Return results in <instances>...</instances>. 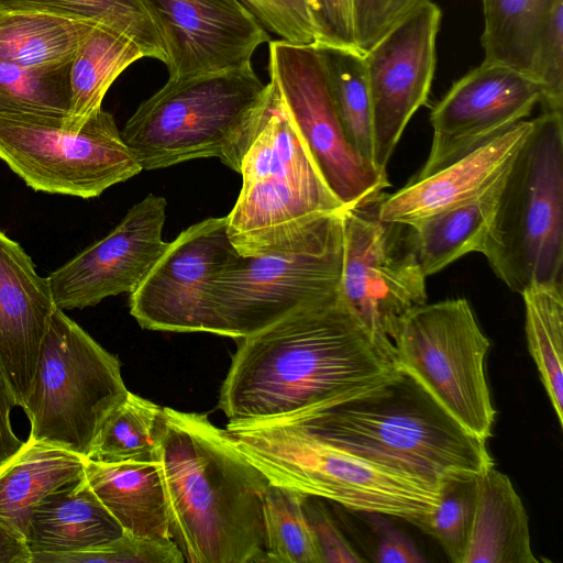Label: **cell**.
I'll return each mask as SVG.
<instances>
[{
	"label": "cell",
	"instance_id": "cell-1",
	"mask_svg": "<svg viewBox=\"0 0 563 563\" xmlns=\"http://www.w3.org/2000/svg\"><path fill=\"white\" fill-rule=\"evenodd\" d=\"M241 340L219 396L229 422L346 401L399 371L339 296L300 306Z\"/></svg>",
	"mask_w": 563,
	"mask_h": 563
},
{
	"label": "cell",
	"instance_id": "cell-2",
	"mask_svg": "<svg viewBox=\"0 0 563 563\" xmlns=\"http://www.w3.org/2000/svg\"><path fill=\"white\" fill-rule=\"evenodd\" d=\"M158 464L169 533L188 563H267L271 482L206 415L163 407Z\"/></svg>",
	"mask_w": 563,
	"mask_h": 563
},
{
	"label": "cell",
	"instance_id": "cell-3",
	"mask_svg": "<svg viewBox=\"0 0 563 563\" xmlns=\"http://www.w3.org/2000/svg\"><path fill=\"white\" fill-rule=\"evenodd\" d=\"M289 415L341 448L439 487L448 478L478 476L494 466L486 441L464 429L400 368L365 395Z\"/></svg>",
	"mask_w": 563,
	"mask_h": 563
},
{
	"label": "cell",
	"instance_id": "cell-4",
	"mask_svg": "<svg viewBox=\"0 0 563 563\" xmlns=\"http://www.w3.org/2000/svg\"><path fill=\"white\" fill-rule=\"evenodd\" d=\"M238 450L271 484L343 507L417 523L431 514L439 486L368 461L307 429L291 415L228 422Z\"/></svg>",
	"mask_w": 563,
	"mask_h": 563
},
{
	"label": "cell",
	"instance_id": "cell-5",
	"mask_svg": "<svg viewBox=\"0 0 563 563\" xmlns=\"http://www.w3.org/2000/svg\"><path fill=\"white\" fill-rule=\"evenodd\" d=\"M269 84L253 67L172 80L121 131L143 170L217 157L240 173Z\"/></svg>",
	"mask_w": 563,
	"mask_h": 563
},
{
	"label": "cell",
	"instance_id": "cell-6",
	"mask_svg": "<svg viewBox=\"0 0 563 563\" xmlns=\"http://www.w3.org/2000/svg\"><path fill=\"white\" fill-rule=\"evenodd\" d=\"M242 158V187L227 216L240 255L254 256L291 245L343 205L322 177L274 85Z\"/></svg>",
	"mask_w": 563,
	"mask_h": 563
},
{
	"label": "cell",
	"instance_id": "cell-7",
	"mask_svg": "<svg viewBox=\"0 0 563 563\" xmlns=\"http://www.w3.org/2000/svg\"><path fill=\"white\" fill-rule=\"evenodd\" d=\"M481 254L515 292L563 283L562 111L532 120L505 175Z\"/></svg>",
	"mask_w": 563,
	"mask_h": 563
},
{
	"label": "cell",
	"instance_id": "cell-8",
	"mask_svg": "<svg viewBox=\"0 0 563 563\" xmlns=\"http://www.w3.org/2000/svg\"><path fill=\"white\" fill-rule=\"evenodd\" d=\"M342 212L324 216L289 246L233 255L211 283L207 332L242 339L300 306L338 297Z\"/></svg>",
	"mask_w": 563,
	"mask_h": 563
},
{
	"label": "cell",
	"instance_id": "cell-9",
	"mask_svg": "<svg viewBox=\"0 0 563 563\" xmlns=\"http://www.w3.org/2000/svg\"><path fill=\"white\" fill-rule=\"evenodd\" d=\"M129 391L119 358L57 308L21 406L31 426L29 438L86 457Z\"/></svg>",
	"mask_w": 563,
	"mask_h": 563
},
{
	"label": "cell",
	"instance_id": "cell-10",
	"mask_svg": "<svg viewBox=\"0 0 563 563\" xmlns=\"http://www.w3.org/2000/svg\"><path fill=\"white\" fill-rule=\"evenodd\" d=\"M397 366L464 429L487 440L496 417L485 373L490 343L467 299L424 303L400 322Z\"/></svg>",
	"mask_w": 563,
	"mask_h": 563
},
{
	"label": "cell",
	"instance_id": "cell-11",
	"mask_svg": "<svg viewBox=\"0 0 563 563\" xmlns=\"http://www.w3.org/2000/svg\"><path fill=\"white\" fill-rule=\"evenodd\" d=\"M65 120L0 114V158L35 191L96 198L143 170L110 112Z\"/></svg>",
	"mask_w": 563,
	"mask_h": 563
},
{
	"label": "cell",
	"instance_id": "cell-12",
	"mask_svg": "<svg viewBox=\"0 0 563 563\" xmlns=\"http://www.w3.org/2000/svg\"><path fill=\"white\" fill-rule=\"evenodd\" d=\"M383 195L342 212L339 299L395 358L393 341L400 322L427 302V277L412 251L408 225L379 218Z\"/></svg>",
	"mask_w": 563,
	"mask_h": 563
},
{
	"label": "cell",
	"instance_id": "cell-13",
	"mask_svg": "<svg viewBox=\"0 0 563 563\" xmlns=\"http://www.w3.org/2000/svg\"><path fill=\"white\" fill-rule=\"evenodd\" d=\"M268 51L271 82L344 209L380 196L390 186L387 173L364 159L346 139L319 48L279 38L269 42Z\"/></svg>",
	"mask_w": 563,
	"mask_h": 563
},
{
	"label": "cell",
	"instance_id": "cell-14",
	"mask_svg": "<svg viewBox=\"0 0 563 563\" xmlns=\"http://www.w3.org/2000/svg\"><path fill=\"white\" fill-rule=\"evenodd\" d=\"M442 12L432 0L409 11L364 55L372 103L373 165L389 159L417 110L428 101Z\"/></svg>",
	"mask_w": 563,
	"mask_h": 563
},
{
	"label": "cell",
	"instance_id": "cell-15",
	"mask_svg": "<svg viewBox=\"0 0 563 563\" xmlns=\"http://www.w3.org/2000/svg\"><path fill=\"white\" fill-rule=\"evenodd\" d=\"M239 253L227 217L184 230L130 294V312L148 330L207 332L208 292L217 274Z\"/></svg>",
	"mask_w": 563,
	"mask_h": 563
},
{
	"label": "cell",
	"instance_id": "cell-16",
	"mask_svg": "<svg viewBox=\"0 0 563 563\" xmlns=\"http://www.w3.org/2000/svg\"><path fill=\"white\" fill-rule=\"evenodd\" d=\"M542 101L531 76L482 62L453 82L430 113L429 156L415 177L429 176L529 117Z\"/></svg>",
	"mask_w": 563,
	"mask_h": 563
},
{
	"label": "cell",
	"instance_id": "cell-17",
	"mask_svg": "<svg viewBox=\"0 0 563 563\" xmlns=\"http://www.w3.org/2000/svg\"><path fill=\"white\" fill-rule=\"evenodd\" d=\"M162 37L168 79L252 67L266 29L240 0H141Z\"/></svg>",
	"mask_w": 563,
	"mask_h": 563
},
{
	"label": "cell",
	"instance_id": "cell-18",
	"mask_svg": "<svg viewBox=\"0 0 563 563\" xmlns=\"http://www.w3.org/2000/svg\"><path fill=\"white\" fill-rule=\"evenodd\" d=\"M166 200L148 194L103 239L49 274L62 310L84 309L123 292H133L163 254Z\"/></svg>",
	"mask_w": 563,
	"mask_h": 563
},
{
	"label": "cell",
	"instance_id": "cell-19",
	"mask_svg": "<svg viewBox=\"0 0 563 563\" xmlns=\"http://www.w3.org/2000/svg\"><path fill=\"white\" fill-rule=\"evenodd\" d=\"M56 309L48 277L40 276L24 249L0 231V363L19 407Z\"/></svg>",
	"mask_w": 563,
	"mask_h": 563
},
{
	"label": "cell",
	"instance_id": "cell-20",
	"mask_svg": "<svg viewBox=\"0 0 563 563\" xmlns=\"http://www.w3.org/2000/svg\"><path fill=\"white\" fill-rule=\"evenodd\" d=\"M531 129L532 120H522L435 173L384 194L379 218L411 224L473 199L506 174Z\"/></svg>",
	"mask_w": 563,
	"mask_h": 563
},
{
	"label": "cell",
	"instance_id": "cell-21",
	"mask_svg": "<svg viewBox=\"0 0 563 563\" xmlns=\"http://www.w3.org/2000/svg\"><path fill=\"white\" fill-rule=\"evenodd\" d=\"M123 532L84 475L34 507L26 544L32 554L78 552L98 548Z\"/></svg>",
	"mask_w": 563,
	"mask_h": 563
},
{
	"label": "cell",
	"instance_id": "cell-22",
	"mask_svg": "<svg viewBox=\"0 0 563 563\" xmlns=\"http://www.w3.org/2000/svg\"><path fill=\"white\" fill-rule=\"evenodd\" d=\"M85 478L124 532L170 538L158 462L99 463L85 457Z\"/></svg>",
	"mask_w": 563,
	"mask_h": 563
},
{
	"label": "cell",
	"instance_id": "cell-23",
	"mask_svg": "<svg viewBox=\"0 0 563 563\" xmlns=\"http://www.w3.org/2000/svg\"><path fill=\"white\" fill-rule=\"evenodd\" d=\"M84 475V456L29 438L0 465V526L26 541L34 507Z\"/></svg>",
	"mask_w": 563,
	"mask_h": 563
},
{
	"label": "cell",
	"instance_id": "cell-24",
	"mask_svg": "<svg viewBox=\"0 0 563 563\" xmlns=\"http://www.w3.org/2000/svg\"><path fill=\"white\" fill-rule=\"evenodd\" d=\"M529 519L508 476L494 466L477 476L474 519L463 563H536Z\"/></svg>",
	"mask_w": 563,
	"mask_h": 563
},
{
	"label": "cell",
	"instance_id": "cell-25",
	"mask_svg": "<svg viewBox=\"0 0 563 563\" xmlns=\"http://www.w3.org/2000/svg\"><path fill=\"white\" fill-rule=\"evenodd\" d=\"M505 175L473 199L407 224L412 251L426 277L466 254L482 252Z\"/></svg>",
	"mask_w": 563,
	"mask_h": 563
},
{
	"label": "cell",
	"instance_id": "cell-26",
	"mask_svg": "<svg viewBox=\"0 0 563 563\" xmlns=\"http://www.w3.org/2000/svg\"><path fill=\"white\" fill-rule=\"evenodd\" d=\"M93 24L0 2V62L31 68L68 65Z\"/></svg>",
	"mask_w": 563,
	"mask_h": 563
},
{
	"label": "cell",
	"instance_id": "cell-27",
	"mask_svg": "<svg viewBox=\"0 0 563 563\" xmlns=\"http://www.w3.org/2000/svg\"><path fill=\"white\" fill-rule=\"evenodd\" d=\"M143 57H146L143 49L133 40L108 26L93 24L70 65V112L65 125L80 128L101 109L118 76Z\"/></svg>",
	"mask_w": 563,
	"mask_h": 563
},
{
	"label": "cell",
	"instance_id": "cell-28",
	"mask_svg": "<svg viewBox=\"0 0 563 563\" xmlns=\"http://www.w3.org/2000/svg\"><path fill=\"white\" fill-rule=\"evenodd\" d=\"M553 2L483 0V62L503 64L534 78L538 43Z\"/></svg>",
	"mask_w": 563,
	"mask_h": 563
},
{
	"label": "cell",
	"instance_id": "cell-29",
	"mask_svg": "<svg viewBox=\"0 0 563 563\" xmlns=\"http://www.w3.org/2000/svg\"><path fill=\"white\" fill-rule=\"evenodd\" d=\"M528 349L563 424V283L534 285L521 294Z\"/></svg>",
	"mask_w": 563,
	"mask_h": 563
},
{
	"label": "cell",
	"instance_id": "cell-30",
	"mask_svg": "<svg viewBox=\"0 0 563 563\" xmlns=\"http://www.w3.org/2000/svg\"><path fill=\"white\" fill-rule=\"evenodd\" d=\"M163 407L129 391L107 417L87 460L99 463L158 462Z\"/></svg>",
	"mask_w": 563,
	"mask_h": 563
},
{
	"label": "cell",
	"instance_id": "cell-31",
	"mask_svg": "<svg viewBox=\"0 0 563 563\" xmlns=\"http://www.w3.org/2000/svg\"><path fill=\"white\" fill-rule=\"evenodd\" d=\"M319 51L345 136L354 150L373 164L372 103L364 56L336 48Z\"/></svg>",
	"mask_w": 563,
	"mask_h": 563
},
{
	"label": "cell",
	"instance_id": "cell-32",
	"mask_svg": "<svg viewBox=\"0 0 563 563\" xmlns=\"http://www.w3.org/2000/svg\"><path fill=\"white\" fill-rule=\"evenodd\" d=\"M14 8L32 9L68 19L101 24L133 40L146 57L167 60L157 27L141 0H0Z\"/></svg>",
	"mask_w": 563,
	"mask_h": 563
},
{
	"label": "cell",
	"instance_id": "cell-33",
	"mask_svg": "<svg viewBox=\"0 0 563 563\" xmlns=\"http://www.w3.org/2000/svg\"><path fill=\"white\" fill-rule=\"evenodd\" d=\"M70 65L31 68L0 62V114L68 119Z\"/></svg>",
	"mask_w": 563,
	"mask_h": 563
},
{
	"label": "cell",
	"instance_id": "cell-34",
	"mask_svg": "<svg viewBox=\"0 0 563 563\" xmlns=\"http://www.w3.org/2000/svg\"><path fill=\"white\" fill-rule=\"evenodd\" d=\"M305 495L271 484L263 517L267 563H322L303 510Z\"/></svg>",
	"mask_w": 563,
	"mask_h": 563
},
{
	"label": "cell",
	"instance_id": "cell-35",
	"mask_svg": "<svg viewBox=\"0 0 563 563\" xmlns=\"http://www.w3.org/2000/svg\"><path fill=\"white\" fill-rule=\"evenodd\" d=\"M477 498V476L462 475L443 481L435 509L417 523L441 545L453 563H463Z\"/></svg>",
	"mask_w": 563,
	"mask_h": 563
},
{
	"label": "cell",
	"instance_id": "cell-36",
	"mask_svg": "<svg viewBox=\"0 0 563 563\" xmlns=\"http://www.w3.org/2000/svg\"><path fill=\"white\" fill-rule=\"evenodd\" d=\"M183 563L184 555L172 538L152 539L123 532L90 550L68 553H34L32 563Z\"/></svg>",
	"mask_w": 563,
	"mask_h": 563
},
{
	"label": "cell",
	"instance_id": "cell-37",
	"mask_svg": "<svg viewBox=\"0 0 563 563\" xmlns=\"http://www.w3.org/2000/svg\"><path fill=\"white\" fill-rule=\"evenodd\" d=\"M533 77L542 88L547 110H563V0L547 15L534 59Z\"/></svg>",
	"mask_w": 563,
	"mask_h": 563
},
{
	"label": "cell",
	"instance_id": "cell-38",
	"mask_svg": "<svg viewBox=\"0 0 563 563\" xmlns=\"http://www.w3.org/2000/svg\"><path fill=\"white\" fill-rule=\"evenodd\" d=\"M280 40L314 46L316 37L306 0H240Z\"/></svg>",
	"mask_w": 563,
	"mask_h": 563
},
{
	"label": "cell",
	"instance_id": "cell-39",
	"mask_svg": "<svg viewBox=\"0 0 563 563\" xmlns=\"http://www.w3.org/2000/svg\"><path fill=\"white\" fill-rule=\"evenodd\" d=\"M306 3L313 25L314 47L362 55L355 38L352 0H306Z\"/></svg>",
	"mask_w": 563,
	"mask_h": 563
},
{
	"label": "cell",
	"instance_id": "cell-40",
	"mask_svg": "<svg viewBox=\"0 0 563 563\" xmlns=\"http://www.w3.org/2000/svg\"><path fill=\"white\" fill-rule=\"evenodd\" d=\"M426 1L432 0H352L361 54L365 55L399 20Z\"/></svg>",
	"mask_w": 563,
	"mask_h": 563
},
{
	"label": "cell",
	"instance_id": "cell-41",
	"mask_svg": "<svg viewBox=\"0 0 563 563\" xmlns=\"http://www.w3.org/2000/svg\"><path fill=\"white\" fill-rule=\"evenodd\" d=\"M303 510L312 530L322 563L364 562L344 538L322 504L305 495Z\"/></svg>",
	"mask_w": 563,
	"mask_h": 563
},
{
	"label": "cell",
	"instance_id": "cell-42",
	"mask_svg": "<svg viewBox=\"0 0 563 563\" xmlns=\"http://www.w3.org/2000/svg\"><path fill=\"white\" fill-rule=\"evenodd\" d=\"M374 561L378 563H421L426 562V559L402 532L385 526L379 533Z\"/></svg>",
	"mask_w": 563,
	"mask_h": 563
},
{
	"label": "cell",
	"instance_id": "cell-43",
	"mask_svg": "<svg viewBox=\"0 0 563 563\" xmlns=\"http://www.w3.org/2000/svg\"><path fill=\"white\" fill-rule=\"evenodd\" d=\"M15 406V398L0 363V465L24 443L15 434L11 423V412Z\"/></svg>",
	"mask_w": 563,
	"mask_h": 563
},
{
	"label": "cell",
	"instance_id": "cell-44",
	"mask_svg": "<svg viewBox=\"0 0 563 563\" xmlns=\"http://www.w3.org/2000/svg\"><path fill=\"white\" fill-rule=\"evenodd\" d=\"M0 563H32L26 541L0 526Z\"/></svg>",
	"mask_w": 563,
	"mask_h": 563
}]
</instances>
